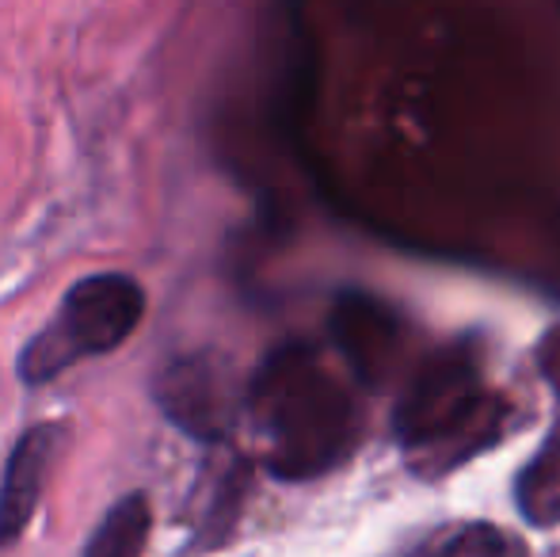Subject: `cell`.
<instances>
[{"mask_svg":"<svg viewBox=\"0 0 560 557\" xmlns=\"http://www.w3.org/2000/svg\"><path fill=\"white\" fill-rule=\"evenodd\" d=\"M69 428L61 420H43L15 439L0 481V546H12L35 520V508L50 481V469L66 446Z\"/></svg>","mask_w":560,"mask_h":557,"instance_id":"5","label":"cell"},{"mask_svg":"<svg viewBox=\"0 0 560 557\" xmlns=\"http://www.w3.org/2000/svg\"><path fill=\"white\" fill-rule=\"evenodd\" d=\"M149 527H153L149 497L145 492H130V497L115 500L112 512L100 520L84 557H141L149 543Z\"/></svg>","mask_w":560,"mask_h":557,"instance_id":"6","label":"cell"},{"mask_svg":"<svg viewBox=\"0 0 560 557\" xmlns=\"http://www.w3.org/2000/svg\"><path fill=\"white\" fill-rule=\"evenodd\" d=\"M515 497L526 523H534V527H557L560 523V431L523 469Z\"/></svg>","mask_w":560,"mask_h":557,"instance_id":"7","label":"cell"},{"mask_svg":"<svg viewBox=\"0 0 560 557\" xmlns=\"http://www.w3.org/2000/svg\"><path fill=\"white\" fill-rule=\"evenodd\" d=\"M439 557H526V550L515 535L492 527V523H480V527L457 531Z\"/></svg>","mask_w":560,"mask_h":557,"instance_id":"8","label":"cell"},{"mask_svg":"<svg viewBox=\"0 0 560 557\" xmlns=\"http://www.w3.org/2000/svg\"><path fill=\"white\" fill-rule=\"evenodd\" d=\"M153 397L161 413L199 443H222L236 420V397L225 367L214 356L172 359L153 382Z\"/></svg>","mask_w":560,"mask_h":557,"instance_id":"4","label":"cell"},{"mask_svg":"<svg viewBox=\"0 0 560 557\" xmlns=\"http://www.w3.org/2000/svg\"><path fill=\"white\" fill-rule=\"evenodd\" d=\"M393 423L408 451H454V459H465L495 431V409L480 394L472 359L439 356L400 397Z\"/></svg>","mask_w":560,"mask_h":557,"instance_id":"3","label":"cell"},{"mask_svg":"<svg viewBox=\"0 0 560 557\" xmlns=\"http://www.w3.org/2000/svg\"><path fill=\"white\" fill-rule=\"evenodd\" d=\"M145 317V287L126 271H96L66 290L58 313L23 344L15 374L23 386H46L92 356H112Z\"/></svg>","mask_w":560,"mask_h":557,"instance_id":"2","label":"cell"},{"mask_svg":"<svg viewBox=\"0 0 560 557\" xmlns=\"http://www.w3.org/2000/svg\"><path fill=\"white\" fill-rule=\"evenodd\" d=\"M248 409L267 436V466L275 477L305 481L336 469L359 439V417L313 348H279L248 386Z\"/></svg>","mask_w":560,"mask_h":557,"instance_id":"1","label":"cell"}]
</instances>
